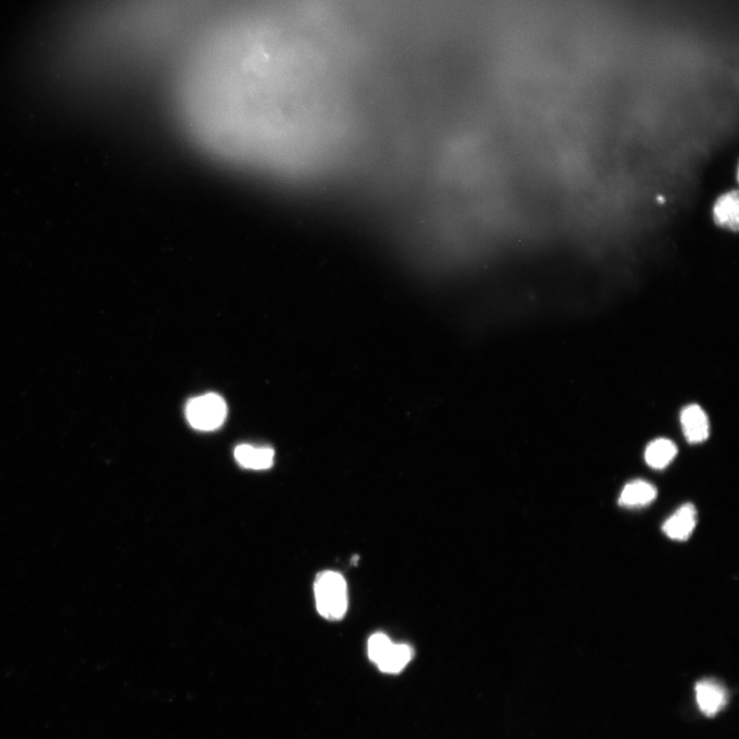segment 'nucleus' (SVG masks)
<instances>
[{"label": "nucleus", "instance_id": "obj_8", "mask_svg": "<svg viewBox=\"0 0 739 739\" xmlns=\"http://www.w3.org/2000/svg\"><path fill=\"white\" fill-rule=\"evenodd\" d=\"M657 497L658 490L653 485L643 480H636L625 487L618 502L625 508H642L648 506Z\"/></svg>", "mask_w": 739, "mask_h": 739}, {"label": "nucleus", "instance_id": "obj_10", "mask_svg": "<svg viewBox=\"0 0 739 739\" xmlns=\"http://www.w3.org/2000/svg\"><path fill=\"white\" fill-rule=\"evenodd\" d=\"M678 453L675 443L667 439L655 440L645 452L647 464L653 468L662 469L674 460Z\"/></svg>", "mask_w": 739, "mask_h": 739}, {"label": "nucleus", "instance_id": "obj_12", "mask_svg": "<svg viewBox=\"0 0 739 739\" xmlns=\"http://www.w3.org/2000/svg\"><path fill=\"white\" fill-rule=\"evenodd\" d=\"M393 643L390 639V637L384 634H375L371 637H370L368 643V653L369 658L374 663L380 662L386 652L391 648V646Z\"/></svg>", "mask_w": 739, "mask_h": 739}, {"label": "nucleus", "instance_id": "obj_3", "mask_svg": "<svg viewBox=\"0 0 739 739\" xmlns=\"http://www.w3.org/2000/svg\"><path fill=\"white\" fill-rule=\"evenodd\" d=\"M185 415L189 424L200 432L218 430L228 417V406L220 394L208 393L188 402Z\"/></svg>", "mask_w": 739, "mask_h": 739}, {"label": "nucleus", "instance_id": "obj_1", "mask_svg": "<svg viewBox=\"0 0 739 739\" xmlns=\"http://www.w3.org/2000/svg\"><path fill=\"white\" fill-rule=\"evenodd\" d=\"M181 120L201 148L289 179L344 172L355 129L337 69L295 16L249 4L222 14L189 49Z\"/></svg>", "mask_w": 739, "mask_h": 739}, {"label": "nucleus", "instance_id": "obj_9", "mask_svg": "<svg viewBox=\"0 0 739 739\" xmlns=\"http://www.w3.org/2000/svg\"><path fill=\"white\" fill-rule=\"evenodd\" d=\"M413 658V650L405 644H392L383 659L377 663L386 674H398L404 669Z\"/></svg>", "mask_w": 739, "mask_h": 739}, {"label": "nucleus", "instance_id": "obj_4", "mask_svg": "<svg viewBox=\"0 0 739 739\" xmlns=\"http://www.w3.org/2000/svg\"><path fill=\"white\" fill-rule=\"evenodd\" d=\"M696 701L701 711L707 716H715L725 707L727 695L724 688L712 680H703L696 684Z\"/></svg>", "mask_w": 739, "mask_h": 739}, {"label": "nucleus", "instance_id": "obj_5", "mask_svg": "<svg viewBox=\"0 0 739 739\" xmlns=\"http://www.w3.org/2000/svg\"><path fill=\"white\" fill-rule=\"evenodd\" d=\"M696 526V509L691 503L680 508L673 516L666 520L662 530L674 541H687Z\"/></svg>", "mask_w": 739, "mask_h": 739}, {"label": "nucleus", "instance_id": "obj_7", "mask_svg": "<svg viewBox=\"0 0 739 739\" xmlns=\"http://www.w3.org/2000/svg\"><path fill=\"white\" fill-rule=\"evenodd\" d=\"M238 464L249 469H268L273 466L274 451L268 447H254L251 444H240L234 450Z\"/></svg>", "mask_w": 739, "mask_h": 739}, {"label": "nucleus", "instance_id": "obj_6", "mask_svg": "<svg viewBox=\"0 0 739 739\" xmlns=\"http://www.w3.org/2000/svg\"><path fill=\"white\" fill-rule=\"evenodd\" d=\"M681 423L688 442L699 444L709 438V419L699 405L686 407L682 411Z\"/></svg>", "mask_w": 739, "mask_h": 739}, {"label": "nucleus", "instance_id": "obj_2", "mask_svg": "<svg viewBox=\"0 0 739 739\" xmlns=\"http://www.w3.org/2000/svg\"><path fill=\"white\" fill-rule=\"evenodd\" d=\"M316 609L329 620H340L348 607V593L346 579L335 571L318 574L315 583Z\"/></svg>", "mask_w": 739, "mask_h": 739}, {"label": "nucleus", "instance_id": "obj_11", "mask_svg": "<svg viewBox=\"0 0 739 739\" xmlns=\"http://www.w3.org/2000/svg\"><path fill=\"white\" fill-rule=\"evenodd\" d=\"M713 216L717 223L726 228L737 230L738 226V197L735 192L722 197L713 209Z\"/></svg>", "mask_w": 739, "mask_h": 739}]
</instances>
